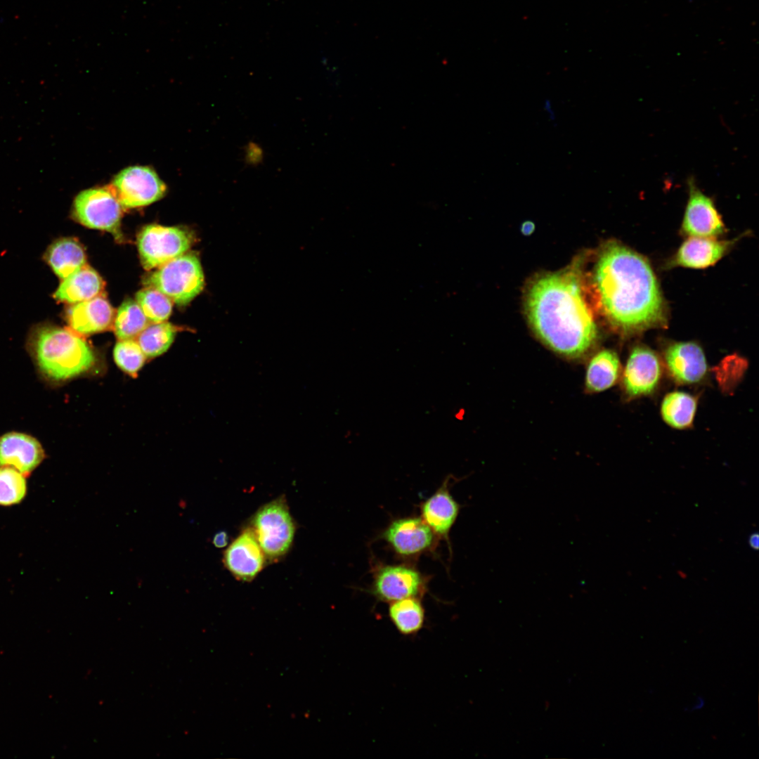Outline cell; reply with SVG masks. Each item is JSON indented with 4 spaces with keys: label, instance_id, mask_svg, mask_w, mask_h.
<instances>
[{
    "label": "cell",
    "instance_id": "6da1fadb",
    "mask_svg": "<svg viewBox=\"0 0 759 759\" xmlns=\"http://www.w3.org/2000/svg\"><path fill=\"white\" fill-rule=\"evenodd\" d=\"M595 281L604 313L621 332L630 335L665 324L656 276L641 255L609 242L596 264Z\"/></svg>",
    "mask_w": 759,
    "mask_h": 759
},
{
    "label": "cell",
    "instance_id": "7a4b0ae2",
    "mask_svg": "<svg viewBox=\"0 0 759 759\" xmlns=\"http://www.w3.org/2000/svg\"><path fill=\"white\" fill-rule=\"evenodd\" d=\"M529 323L552 350L567 357L585 353L597 337V327L571 271L547 273L530 285L525 300Z\"/></svg>",
    "mask_w": 759,
    "mask_h": 759
},
{
    "label": "cell",
    "instance_id": "3957f363",
    "mask_svg": "<svg viewBox=\"0 0 759 759\" xmlns=\"http://www.w3.org/2000/svg\"><path fill=\"white\" fill-rule=\"evenodd\" d=\"M28 348L41 374L53 381L80 375L96 362L93 351L79 334L54 325L34 328Z\"/></svg>",
    "mask_w": 759,
    "mask_h": 759
},
{
    "label": "cell",
    "instance_id": "277c9868",
    "mask_svg": "<svg viewBox=\"0 0 759 759\" xmlns=\"http://www.w3.org/2000/svg\"><path fill=\"white\" fill-rule=\"evenodd\" d=\"M144 283L147 287L159 290L176 304L183 306L202 291L205 279L199 258L188 253L158 267Z\"/></svg>",
    "mask_w": 759,
    "mask_h": 759
},
{
    "label": "cell",
    "instance_id": "5b68a950",
    "mask_svg": "<svg viewBox=\"0 0 759 759\" xmlns=\"http://www.w3.org/2000/svg\"><path fill=\"white\" fill-rule=\"evenodd\" d=\"M251 528L266 558L275 560L290 550L295 524L284 497L261 507L254 514Z\"/></svg>",
    "mask_w": 759,
    "mask_h": 759
},
{
    "label": "cell",
    "instance_id": "8992f818",
    "mask_svg": "<svg viewBox=\"0 0 759 759\" xmlns=\"http://www.w3.org/2000/svg\"><path fill=\"white\" fill-rule=\"evenodd\" d=\"M122 207L110 186L80 192L74 198L73 214L82 224L108 231L120 239Z\"/></svg>",
    "mask_w": 759,
    "mask_h": 759
},
{
    "label": "cell",
    "instance_id": "52a82bcc",
    "mask_svg": "<svg viewBox=\"0 0 759 759\" xmlns=\"http://www.w3.org/2000/svg\"><path fill=\"white\" fill-rule=\"evenodd\" d=\"M193 242L191 233L181 228L146 226L137 239L141 264L148 270L160 267L185 254Z\"/></svg>",
    "mask_w": 759,
    "mask_h": 759
},
{
    "label": "cell",
    "instance_id": "ba28073f",
    "mask_svg": "<svg viewBox=\"0 0 759 759\" xmlns=\"http://www.w3.org/2000/svg\"><path fill=\"white\" fill-rule=\"evenodd\" d=\"M110 188L122 208H136L161 199L167 187L149 167L132 166L114 176Z\"/></svg>",
    "mask_w": 759,
    "mask_h": 759
},
{
    "label": "cell",
    "instance_id": "9c48e42d",
    "mask_svg": "<svg viewBox=\"0 0 759 759\" xmlns=\"http://www.w3.org/2000/svg\"><path fill=\"white\" fill-rule=\"evenodd\" d=\"M662 375L656 353L644 346L631 351L623 372V386L629 398L647 396L656 389Z\"/></svg>",
    "mask_w": 759,
    "mask_h": 759
},
{
    "label": "cell",
    "instance_id": "30bf717a",
    "mask_svg": "<svg viewBox=\"0 0 759 759\" xmlns=\"http://www.w3.org/2000/svg\"><path fill=\"white\" fill-rule=\"evenodd\" d=\"M687 185L689 200L682 231L690 237L714 238L721 235L725 227L713 200L699 188L692 177Z\"/></svg>",
    "mask_w": 759,
    "mask_h": 759
},
{
    "label": "cell",
    "instance_id": "8fae6325",
    "mask_svg": "<svg viewBox=\"0 0 759 759\" xmlns=\"http://www.w3.org/2000/svg\"><path fill=\"white\" fill-rule=\"evenodd\" d=\"M424 590V580L415 569L406 565H387L375 574L372 594L379 599L392 602L417 597Z\"/></svg>",
    "mask_w": 759,
    "mask_h": 759
},
{
    "label": "cell",
    "instance_id": "7c38bea8",
    "mask_svg": "<svg viewBox=\"0 0 759 759\" xmlns=\"http://www.w3.org/2000/svg\"><path fill=\"white\" fill-rule=\"evenodd\" d=\"M382 538L398 555L410 557L430 548L434 533L422 518L405 517L393 521Z\"/></svg>",
    "mask_w": 759,
    "mask_h": 759
},
{
    "label": "cell",
    "instance_id": "4fadbf2b",
    "mask_svg": "<svg viewBox=\"0 0 759 759\" xmlns=\"http://www.w3.org/2000/svg\"><path fill=\"white\" fill-rule=\"evenodd\" d=\"M664 359L670 376L680 384L699 383L707 375L708 364L705 353L695 342L670 344L664 352Z\"/></svg>",
    "mask_w": 759,
    "mask_h": 759
},
{
    "label": "cell",
    "instance_id": "5bb4252c",
    "mask_svg": "<svg viewBox=\"0 0 759 759\" xmlns=\"http://www.w3.org/2000/svg\"><path fill=\"white\" fill-rule=\"evenodd\" d=\"M265 558L254 531L247 528L226 550L223 562L237 579L250 581L263 569Z\"/></svg>",
    "mask_w": 759,
    "mask_h": 759
},
{
    "label": "cell",
    "instance_id": "9a60e30c",
    "mask_svg": "<svg viewBox=\"0 0 759 759\" xmlns=\"http://www.w3.org/2000/svg\"><path fill=\"white\" fill-rule=\"evenodd\" d=\"M44 458L42 446L30 435L10 432L0 437V466L12 467L27 476Z\"/></svg>",
    "mask_w": 759,
    "mask_h": 759
},
{
    "label": "cell",
    "instance_id": "2e32d148",
    "mask_svg": "<svg viewBox=\"0 0 759 759\" xmlns=\"http://www.w3.org/2000/svg\"><path fill=\"white\" fill-rule=\"evenodd\" d=\"M115 311L102 294L75 303L67 311V320L72 331L91 335L109 330L113 326Z\"/></svg>",
    "mask_w": 759,
    "mask_h": 759
},
{
    "label": "cell",
    "instance_id": "e0dca14e",
    "mask_svg": "<svg viewBox=\"0 0 759 759\" xmlns=\"http://www.w3.org/2000/svg\"><path fill=\"white\" fill-rule=\"evenodd\" d=\"M449 480L450 476L421 506L422 520L434 534L447 540L460 509V505L450 493Z\"/></svg>",
    "mask_w": 759,
    "mask_h": 759
},
{
    "label": "cell",
    "instance_id": "ac0fdd59",
    "mask_svg": "<svg viewBox=\"0 0 759 759\" xmlns=\"http://www.w3.org/2000/svg\"><path fill=\"white\" fill-rule=\"evenodd\" d=\"M734 242L713 238L690 237L682 243L668 266L706 268L721 259Z\"/></svg>",
    "mask_w": 759,
    "mask_h": 759
},
{
    "label": "cell",
    "instance_id": "d6986e66",
    "mask_svg": "<svg viewBox=\"0 0 759 759\" xmlns=\"http://www.w3.org/2000/svg\"><path fill=\"white\" fill-rule=\"evenodd\" d=\"M104 282L99 274L85 264L77 271L63 279L54 293L60 301L75 304L102 294Z\"/></svg>",
    "mask_w": 759,
    "mask_h": 759
},
{
    "label": "cell",
    "instance_id": "ffe728a7",
    "mask_svg": "<svg viewBox=\"0 0 759 759\" xmlns=\"http://www.w3.org/2000/svg\"><path fill=\"white\" fill-rule=\"evenodd\" d=\"M44 258L54 273L63 280L86 264L83 247L72 238H61L52 243Z\"/></svg>",
    "mask_w": 759,
    "mask_h": 759
},
{
    "label": "cell",
    "instance_id": "44dd1931",
    "mask_svg": "<svg viewBox=\"0 0 759 759\" xmlns=\"http://www.w3.org/2000/svg\"><path fill=\"white\" fill-rule=\"evenodd\" d=\"M621 372L617 354L611 350H602L595 355L587 368L585 387L590 392H600L611 387Z\"/></svg>",
    "mask_w": 759,
    "mask_h": 759
},
{
    "label": "cell",
    "instance_id": "7402d4cb",
    "mask_svg": "<svg viewBox=\"0 0 759 759\" xmlns=\"http://www.w3.org/2000/svg\"><path fill=\"white\" fill-rule=\"evenodd\" d=\"M696 407L695 396L684 391H673L664 397L661 413L664 422L669 426L683 429L692 426Z\"/></svg>",
    "mask_w": 759,
    "mask_h": 759
},
{
    "label": "cell",
    "instance_id": "603a6c76",
    "mask_svg": "<svg viewBox=\"0 0 759 759\" xmlns=\"http://www.w3.org/2000/svg\"><path fill=\"white\" fill-rule=\"evenodd\" d=\"M389 616L396 630L403 635H413L423 627L425 614L417 597H407L390 602Z\"/></svg>",
    "mask_w": 759,
    "mask_h": 759
},
{
    "label": "cell",
    "instance_id": "cb8c5ba5",
    "mask_svg": "<svg viewBox=\"0 0 759 759\" xmlns=\"http://www.w3.org/2000/svg\"><path fill=\"white\" fill-rule=\"evenodd\" d=\"M178 329L168 322L150 323L135 339L146 357L164 353L172 344Z\"/></svg>",
    "mask_w": 759,
    "mask_h": 759
},
{
    "label": "cell",
    "instance_id": "d4e9b609",
    "mask_svg": "<svg viewBox=\"0 0 759 759\" xmlns=\"http://www.w3.org/2000/svg\"><path fill=\"white\" fill-rule=\"evenodd\" d=\"M149 323L138 303L128 299L118 309L113 329L119 340L135 339Z\"/></svg>",
    "mask_w": 759,
    "mask_h": 759
},
{
    "label": "cell",
    "instance_id": "484cf974",
    "mask_svg": "<svg viewBox=\"0 0 759 759\" xmlns=\"http://www.w3.org/2000/svg\"><path fill=\"white\" fill-rule=\"evenodd\" d=\"M27 492L26 476L9 466H0V506L18 505Z\"/></svg>",
    "mask_w": 759,
    "mask_h": 759
},
{
    "label": "cell",
    "instance_id": "4316f807",
    "mask_svg": "<svg viewBox=\"0 0 759 759\" xmlns=\"http://www.w3.org/2000/svg\"><path fill=\"white\" fill-rule=\"evenodd\" d=\"M136 301L150 323L164 322L171 313L172 301L155 288L146 287L138 291Z\"/></svg>",
    "mask_w": 759,
    "mask_h": 759
},
{
    "label": "cell",
    "instance_id": "83f0119b",
    "mask_svg": "<svg viewBox=\"0 0 759 759\" xmlns=\"http://www.w3.org/2000/svg\"><path fill=\"white\" fill-rule=\"evenodd\" d=\"M117 366L128 375L135 377L145 361V355L135 339L119 340L113 351Z\"/></svg>",
    "mask_w": 759,
    "mask_h": 759
},
{
    "label": "cell",
    "instance_id": "f1b7e54d",
    "mask_svg": "<svg viewBox=\"0 0 759 759\" xmlns=\"http://www.w3.org/2000/svg\"><path fill=\"white\" fill-rule=\"evenodd\" d=\"M244 162L246 165L256 167L264 162V150L257 143L250 141L243 148Z\"/></svg>",
    "mask_w": 759,
    "mask_h": 759
},
{
    "label": "cell",
    "instance_id": "f546056e",
    "mask_svg": "<svg viewBox=\"0 0 759 759\" xmlns=\"http://www.w3.org/2000/svg\"><path fill=\"white\" fill-rule=\"evenodd\" d=\"M213 544L216 547H223L227 545L228 542V536L226 532L219 531L216 533L213 538Z\"/></svg>",
    "mask_w": 759,
    "mask_h": 759
},
{
    "label": "cell",
    "instance_id": "4dcf8cb0",
    "mask_svg": "<svg viewBox=\"0 0 759 759\" xmlns=\"http://www.w3.org/2000/svg\"><path fill=\"white\" fill-rule=\"evenodd\" d=\"M705 706V701L703 697L699 696L696 699L692 706L689 707L690 711H699L702 709Z\"/></svg>",
    "mask_w": 759,
    "mask_h": 759
},
{
    "label": "cell",
    "instance_id": "1f68e13d",
    "mask_svg": "<svg viewBox=\"0 0 759 759\" xmlns=\"http://www.w3.org/2000/svg\"><path fill=\"white\" fill-rule=\"evenodd\" d=\"M748 544L751 547L758 550L759 547V535L758 533H752L748 538Z\"/></svg>",
    "mask_w": 759,
    "mask_h": 759
},
{
    "label": "cell",
    "instance_id": "d6a6232c",
    "mask_svg": "<svg viewBox=\"0 0 759 759\" xmlns=\"http://www.w3.org/2000/svg\"><path fill=\"white\" fill-rule=\"evenodd\" d=\"M533 228H534L533 223L530 222V221H526V223H524L523 224L521 231H522L524 234L529 235L533 232Z\"/></svg>",
    "mask_w": 759,
    "mask_h": 759
}]
</instances>
